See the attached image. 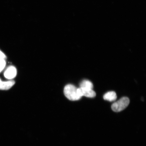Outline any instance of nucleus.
<instances>
[{
	"instance_id": "f257e3e1",
	"label": "nucleus",
	"mask_w": 146,
	"mask_h": 146,
	"mask_svg": "<svg viewBox=\"0 0 146 146\" xmlns=\"http://www.w3.org/2000/svg\"><path fill=\"white\" fill-rule=\"evenodd\" d=\"M78 88L72 84L67 85L65 87L64 93L65 96L68 100L72 101H76L82 98L78 94Z\"/></svg>"
},
{
	"instance_id": "f03ea898",
	"label": "nucleus",
	"mask_w": 146,
	"mask_h": 146,
	"mask_svg": "<svg viewBox=\"0 0 146 146\" xmlns=\"http://www.w3.org/2000/svg\"><path fill=\"white\" fill-rule=\"evenodd\" d=\"M129 102L130 101L128 98L127 97H124L113 104L111 108L114 112H120L126 108L129 105Z\"/></svg>"
},
{
	"instance_id": "7ed1b4c3",
	"label": "nucleus",
	"mask_w": 146,
	"mask_h": 146,
	"mask_svg": "<svg viewBox=\"0 0 146 146\" xmlns=\"http://www.w3.org/2000/svg\"><path fill=\"white\" fill-rule=\"evenodd\" d=\"M77 92L79 96L82 97L83 96L88 98H93L96 96V94L92 89L80 87L78 88Z\"/></svg>"
},
{
	"instance_id": "20e7f679",
	"label": "nucleus",
	"mask_w": 146,
	"mask_h": 146,
	"mask_svg": "<svg viewBox=\"0 0 146 146\" xmlns=\"http://www.w3.org/2000/svg\"><path fill=\"white\" fill-rule=\"evenodd\" d=\"M17 74V69L13 66H10L7 68L4 73L5 77L9 80L15 78Z\"/></svg>"
},
{
	"instance_id": "39448f33",
	"label": "nucleus",
	"mask_w": 146,
	"mask_h": 146,
	"mask_svg": "<svg viewBox=\"0 0 146 146\" xmlns=\"http://www.w3.org/2000/svg\"><path fill=\"white\" fill-rule=\"evenodd\" d=\"M15 84V82L13 80L8 81H3L0 78V90H8L12 87Z\"/></svg>"
},
{
	"instance_id": "423d86ee",
	"label": "nucleus",
	"mask_w": 146,
	"mask_h": 146,
	"mask_svg": "<svg viewBox=\"0 0 146 146\" xmlns=\"http://www.w3.org/2000/svg\"><path fill=\"white\" fill-rule=\"evenodd\" d=\"M104 100H108L110 102H113L115 100L117 96L116 93L114 91H109L104 96Z\"/></svg>"
},
{
	"instance_id": "0eeeda50",
	"label": "nucleus",
	"mask_w": 146,
	"mask_h": 146,
	"mask_svg": "<svg viewBox=\"0 0 146 146\" xmlns=\"http://www.w3.org/2000/svg\"><path fill=\"white\" fill-rule=\"evenodd\" d=\"M80 87L81 88L92 89L94 85L90 81L87 80H84L80 83Z\"/></svg>"
},
{
	"instance_id": "6e6552de",
	"label": "nucleus",
	"mask_w": 146,
	"mask_h": 146,
	"mask_svg": "<svg viewBox=\"0 0 146 146\" xmlns=\"http://www.w3.org/2000/svg\"><path fill=\"white\" fill-rule=\"evenodd\" d=\"M5 65H6L5 60H0V72H1L5 68Z\"/></svg>"
},
{
	"instance_id": "1a4fd4ad",
	"label": "nucleus",
	"mask_w": 146,
	"mask_h": 146,
	"mask_svg": "<svg viewBox=\"0 0 146 146\" xmlns=\"http://www.w3.org/2000/svg\"><path fill=\"white\" fill-rule=\"evenodd\" d=\"M6 58V56L4 53L0 50V60H5Z\"/></svg>"
}]
</instances>
